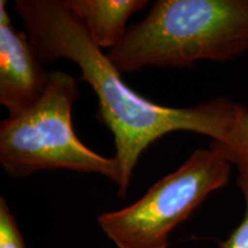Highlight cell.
I'll list each match as a JSON object with an SVG mask.
<instances>
[{"label":"cell","mask_w":248,"mask_h":248,"mask_svg":"<svg viewBox=\"0 0 248 248\" xmlns=\"http://www.w3.org/2000/svg\"><path fill=\"white\" fill-rule=\"evenodd\" d=\"M14 6L40 63L73 61L79 67L80 79L97 94L98 119L114 138L121 199L140 156L157 139L175 131L199 133L219 144L229 139L237 104L226 98L184 108L154 104L124 83L63 0H15Z\"/></svg>","instance_id":"6da1fadb"},{"label":"cell","mask_w":248,"mask_h":248,"mask_svg":"<svg viewBox=\"0 0 248 248\" xmlns=\"http://www.w3.org/2000/svg\"><path fill=\"white\" fill-rule=\"evenodd\" d=\"M247 51L248 0H157L106 55L121 74H129L231 61Z\"/></svg>","instance_id":"7a4b0ae2"},{"label":"cell","mask_w":248,"mask_h":248,"mask_svg":"<svg viewBox=\"0 0 248 248\" xmlns=\"http://www.w3.org/2000/svg\"><path fill=\"white\" fill-rule=\"evenodd\" d=\"M78 97L73 75L51 71L47 88L36 104L0 124V164L8 176L24 179L49 170L95 173L121 182L114 157L90 150L76 136L71 113Z\"/></svg>","instance_id":"3957f363"},{"label":"cell","mask_w":248,"mask_h":248,"mask_svg":"<svg viewBox=\"0 0 248 248\" xmlns=\"http://www.w3.org/2000/svg\"><path fill=\"white\" fill-rule=\"evenodd\" d=\"M231 163L216 148L195 150L175 171L122 209L100 214L98 224L119 248H168L173 229L230 181Z\"/></svg>","instance_id":"277c9868"},{"label":"cell","mask_w":248,"mask_h":248,"mask_svg":"<svg viewBox=\"0 0 248 248\" xmlns=\"http://www.w3.org/2000/svg\"><path fill=\"white\" fill-rule=\"evenodd\" d=\"M49 82L31 47L27 32L12 23L6 1H0V104L17 116L42 98Z\"/></svg>","instance_id":"5b68a950"},{"label":"cell","mask_w":248,"mask_h":248,"mask_svg":"<svg viewBox=\"0 0 248 248\" xmlns=\"http://www.w3.org/2000/svg\"><path fill=\"white\" fill-rule=\"evenodd\" d=\"M79 18L99 48H114L122 42L126 22L150 4L148 0H63Z\"/></svg>","instance_id":"8992f818"},{"label":"cell","mask_w":248,"mask_h":248,"mask_svg":"<svg viewBox=\"0 0 248 248\" xmlns=\"http://www.w3.org/2000/svg\"><path fill=\"white\" fill-rule=\"evenodd\" d=\"M210 146L226 157L238 168V177L248 178V108L237 104L229 139L224 144L212 141Z\"/></svg>","instance_id":"52a82bcc"},{"label":"cell","mask_w":248,"mask_h":248,"mask_svg":"<svg viewBox=\"0 0 248 248\" xmlns=\"http://www.w3.org/2000/svg\"><path fill=\"white\" fill-rule=\"evenodd\" d=\"M0 248H27L16 219L4 197L0 198Z\"/></svg>","instance_id":"ba28073f"},{"label":"cell","mask_w":248,"mask_h":248,"mask_svg":"<svg viewBox=\"0 0 248 248\" xmlns=\"http://www.w3.org/2000/svg\"><path fill=\"white\" fill-rule=\"evenodd\" d=\"M238 185L245 200L244 217L228 239L218 244L219 248H248V178L238 177Z\"/></svg>","instance_id":"9c48e42d"}]
</instances>
